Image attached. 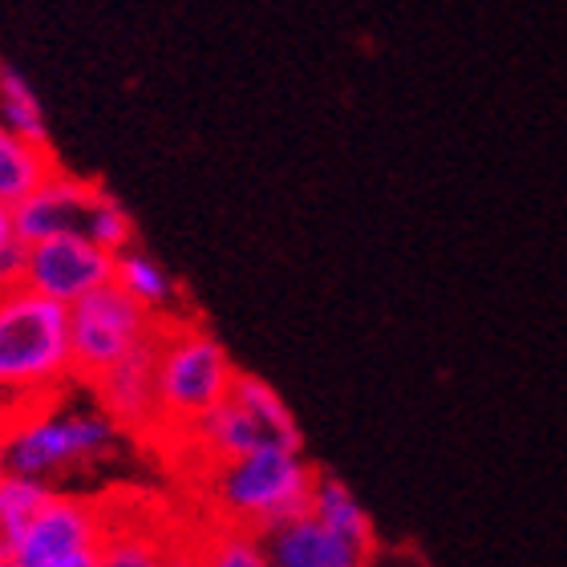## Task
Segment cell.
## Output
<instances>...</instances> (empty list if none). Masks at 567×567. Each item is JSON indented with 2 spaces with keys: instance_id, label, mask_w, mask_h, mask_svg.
I'll return each instance as SVG.
<instances>
[{
  "instance_id": "obj_1",
  "label": "cell",
  "mask_w": 567,
  "mask_h": 567,
  "mask_svg": "<svg viewBox=\"0 0 567 567\" xmlns=\"http://www.w3.org/2000/svg\"><path fill=\"white\" fill-rule=\"evenodd\" d=\"M73 378L70 308L12 280L0 288V405L65 393Z\"/></svg>"
},
{
  "instance_id": "obj_2",
  "label": "cell",
  "mask_w": 567,
  "mask_h": 567,
  "mask_svg": "<svg viewBox=\"0 0 567 567\" xmlns=\"http://www.w3.org/2000/svg\"><path fill=\"white\" fill-rule=\"evenodd\" d=\"M317 483V466L305 450L260 446L224 462H207V491L219 523L272 535L288 519L305 515Z\"/></svg>"
},
{
  "instance_id": "obj_3",
  "label": "cell",
  "mask_w": 567,
  "mask_h": 567,
  "mask_svg": "<svg viewBox=\"0 0 567 567\" xmlns=\"http://www.w3.org/2000/svg\"><path fill=\"white\" fill-rule=\"evenodd\" d=\"M236 361L224 341L187 317H166L154 337V390H158V430L187 434L212 405L236 385Z\"/></svg>"
},
{
  "instance_id": "obj_4",
  "label": "cell",
  "mask_w": 567,
  "mask_h": 567,
  "mask_svg": "<svg viewBox=\"0 0 567 567\" xmlns=\"http://www.w3.org/2000/svg\"><path fill=\"white\" fill-rule=\"evenodd\" d=\"M118 422L94 405H61L58 398L29 405H12L9 417V471L29 474V478H58L65 471L90 466V462L106 458L114 442H118Z\"/></svg>"
},
{
  "instance_id": "obj_5",
  "label": "cell",
  "mask_w": 567,
  "mask_h": 567,
  "mask_svg": "<svg viewBox=\"0 0 567 567\" xmlns=\"http://www.w3.org/2000/svg\"><path fill=\"white\" fill-rule=\"evenodd\" d=\"M187 446L203 454V462H224L260 446L305 450V434L296 425V414L284 405L280 393L256 373H236V385L224 402L212 405L187 434H178Z\"/></svg>"
},
{
  "instance_id": "obj_6",
  "label": "cell",
  "mask_w": 567,
  "mask_h": 567,
  "mask_svg": "<svg viewBox=\"0 0 567 567\" xmlns=\"http://www.w3.org/2000/svg\"><path fill=\"white\" fill-rule=\"evenodd\" d=\"M163 320L151 308H142L131 292H122L110 280L90 296L70 305V349H73V378L94 381L102 369L134 353L138 344L154 341Z\"/></svg>"
},
{
  "instance_id": "obj_7",
  "label": "cell",
  "mask_w": 567,
  "mask_h": 567,
  "mask_svg": "<svg viewBox=\"0 0 567 567\" xmlns=\"http://www.w3.org/2000/svg\"><path fill=\"white\" fill-rule=\"evenodd\" d=\"M110 511L94 498L53 495L41 503L12 551V567H97Z\"/></svg>"
},
{
  "instance_id": "obj_8",
  "label": "cell",
  "mask_w": 567,
  "mask_h": 567,
  "mask_svg": "<svg viewBox=\"0 0 567 567\" xmlns=\"http://www.w3.org/2000/svg\"><path fill=\"white\" fill-rule=\"evenodd\" d=\"M114 260H118L114 251H106L82 231H58V236L24 244L21 284L70 308L73 300L114 280Z\"/></svg>"
},
{
  "instance_id": "obj_9",
  "label": "cell",
  "mask_w": 567,
  "mask_h": 567,
  "mask_svg": "<svg viewBox=\"0 0 567 567\" xmlns=\"http://www.w3.org/2000/svg\"><path fill=\"white\" fill-rule=\"evenodd\" d=\"M97 187H102V183L73 175V171H65V166L58 163L21 203H12L17 236H21L24 244H33V239L58 236V231H82Z\"/></svg>"
},
{
  "instance_id": "obj_10",
  "label": "cell",
  "mask_w": 567,
  "mask_h": 567,
  "mask_svg": "<svg viewBox=\"0 0 567 567\" xmlns=\"http://www.w3.org/2000/svg\"><path fill=\"white\" fill-rule=\"evenodd\" d=\"M158 337V332H154ZM97 405L106 410L118 430L131 434H154L158 430V390H154V341L138 344L134 353L114 361L90 381Z\"/></svg>"
},
{
  "instance_id": "obj_11",
  "label": "cell",
  "mask_w": 567,
  "mask_h": 567,
  "mask_svg": "<svg viewBox=\"0 0 567 567\" xmlns=\"http://www.w3.org/2000/svg\"><path fill=\"white\" fill-rule=\"evenodd\" d=\"M264 539H268L272 567H365L369 559L361 547H353L341 535H332L312 511L288 519L272 535H264Z\"/></svg>"
},
{
  "instance_id": "obj_12",
  "label": "cell",
  "mask_w": 567,
  "mask_h": 567,
  "mask_svg": "<svg viewBox=\"0 0 567 567\" xmlns=\"http://www.w3.org/2000/svg\"><path fill=\"white\" fill-rule=\"evenodd\" d=\"M308 511L317 515L332 535L349 539L361 551H373L378 547V532H373V519L369 511L361 507V498L349 491V483H341L337 474L317 471V483H312V498H308Z\"/></svg>"
},
{
  "instance_id": "obj_13",
  "label": "cell",
  "mask_w": 567,
  "mask_h": 567,
  "mask_svg": "<svg viewBox=\"0 0 567 567\" xmlns=\"http://www.w3.org/2000/svg\"><path fill=\"white\" fill-rule=\"evenodd\" d=\"M114 284H118L122 292H131L142 308H151L158 320L178 317L175 276L166 272L154 256H146L138 244H131L126 251H118V260H114Z\"/></svg>"
},
{
  "instance_id": "obj_14",
  "label": "cell",
  "mask_w": 567,
  "mask_h": 567,
  "mask_svg": "<svg viewBox=\"0 0 567 567\" xmlns=\"http://www.w3.org/2000/svg\"><path fill=\"white\" fill-rule=\"evenodd\" d=\"M53 166H58L53 146H37L0 122V203H9V207L21 203Z\"/></svg>"
},
{
  "instance_id": "obj_15",
  "label": "cell",
  "mask_w": 567,
  "mask_h": 567,
  "mask_svg": "<svg viewBox=\"0 0 567 567\" xmlns=\"http://www.w3.org/2000/svg\"><path fill=\"white\" fill-rule=\"evenodd\" d=\"M49 495H53V486L45 478H29V474L17 471L0 474V556L12 559L24 527L33 523V515Z\"/></svg>"
},
{
  "instance_id": "obj_16",
  "label": "cell",
  "mask_w": 567,
  "mask_h": 567,
  "mask_svg": "<svg viewBox=\"0 0 567 567\" xmlns=\"http://www.w3.org/2000/svg\"><path fill=\"white\" fill-rule=\"evenodd\" d=\"M0 122L12 134L37 142V146H49V118L41 97L29 85V78L17 65H4V61H0Z\"/></svg>"
},
{
  "instance_id": "obj_17",
  "label": "cell",
  "mask_w": 567,
  "mask_h": 567,
  "mask_svg": "<svg viewBox=\"0 0 567 567\" xmlns=\"http://www.w3.org/2000/svg\"><path fill=\"white\" fill-rule=\"evenodd\" d=\"M97 567H166V535L110 515Z\"/></svg>"
},
{
  "instance_id": "obj_18",
  "label": "cell",
  "mask_w": 567,
  "mask_h": 567,
  "mask_svg": "<svg viewBox=\"0 0 567 567\" xmlns=\"http://www.w3.org/2000/svg\"><path fill=\"white\" fill-rule=\"evenodd\" d=\"M195 544H199V556L207 567H272L268 539L260 532L236 527V523L215 519Z\"/></svg>"
},
{
  "instance_id": "obj_19",
  "label": "cell",
  "mask_w": 567,
  "mask_h": 567,
  "mask_svg": "<svg viewBox=\"0 0 567 567\" xmlns=\"http://www.w3.org/2000/svg\"><path fill=\"white\" fill-rule=\"evenodd\" d=\"M82 236H90L94 244H102L106 251H126L134 244V219L131 212L122 207L118 195H110L106 187H97L94 203H90V215H85Z\"/></svg>"
},
{
  "instance_id": "obj_20",
  "label": "cell",
  "mask_w": 567,
  "mask_h": 567,
  "mask_svg": "<svg viewBox=\"0 0 567 567\" xmlns=\"http://www.w3.org/2000/svg\"><path fill=\"white\" fill-rule=\"evenodd\" d=\"M21 256H24V239L17 236L12 207L0 203V288L12 280H21Z\"/></svg>"
},
{
  "instance_id": "obj_21",
  "label": "cell",
  "mask_w": 567,
  "mask_h": 567,
  "mask_svg": "<svg viewBox=\"0 0 567 567\" xmlns=\"http://www.w3.org/2000/svg\"><path fill=\"white\" fill-rule=\"evenodd\" d=\"M166 567H207L199 556V544L195 539H166Z\"/></svg>"
},
{
  "instance_id": "obj_22",
  "label": "cell",
  "mask_w": 567,
  "mask_h": 567,
  "mask_svg": "<svg viewBox=\"0 0 567 567\" xmlns=\"http://www.w3.org/2000/svg\"><path fill=\"white\" fill-rule=\"evenodd\" d=\"M9 417H12V405H0V474L9 471V458H4V446H9Z\"/></svg>"
},
{
  "instance_id": "obj_23",
  "label": "cell",
  "mask_w": 567,
  "mask_h": 567,
  "mask_svg": "<svg viewBox=\"0 0 567 567\" xmlns=\"http://www.w3.org/2000/svg\"><path fill=\"white\" fill-rule=\"evenodd\" d=\"M0 567H12V559H9V556H0Z\"/></svg>"
}]
</instances>
